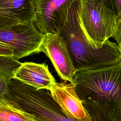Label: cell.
Here are the masks:
<instances>
[{"label": "cell", "instance_id": "cell-1", "mask_svg": "<svg viewBox=\"0 0 121 121\" xmlns=\"http://www.w3.org/2000/svg\"><path fill=\"white\" fill-rule=\"evenodd\" d=\"M73 84L83 102L106 108L115 121H121V63L77 71Z\"/></svg>", "mask_w": 121, "mask_h": 121}, {"label": "cell", "instance_id": "cell-2", "mask_svg": "<svg viewBox=\"0 0 121 121\" xmlns=\"http://www.w3.org/2000/svg\"><path fill=\"white\" fill-rule=\"evenodd\" d=\"M77 0L72 6L67 20L60 32L67 43L76 72L121 63V53L117 43L107 40L95 49L85 39L77 18Z\"/></svg>", "mask_w": 121, "mask_h": 121}, {"label": "cell", "instance_id": "cell-3", "mask_svg": "<svg viewBox=\"0 0 121 121\" xmlns=\"http://www.w3.org/2000/svg\"><path fill=\"white\" fill-rule=\"evenodd\" d=\"M3 96L37 119L45 121H74L65 113L49 90H37L12 78Z\"/></svg>", "mask_w": 121, "mask_h": 121}, {"label": "cell", "instance_id": "cell-4", "mask_svg": "<svg viewBox=\"0 0 121 121\" xmlns=\"http://www.w3.org/2000/svg\"><path fill=\"white\" fill-rule=\"evenodd\" d=\"M77 14L84 37L91 47L99 49L112 37L118 20L112 10L92 0H78Z\"/></svg>", "mask_w": 121, "mask_h": 121}, {"label": "cell", "instance_id": "cell-5", "mask_svg": "<svg viewBox=\"0 0 121 121\" xmlns=\"http://www.w3.org/2000/svg\"><path fill=\"white\" fill-rule=\"evenodd\" d=\"M44 38L33 20L0 27V42L10 46L18 60L42 52Z\"/></svg>", "mask_w": 121, "mask_h": 121}, {"label": "cell", "instance_id": "cell-6", "mask_svg": "<svg viewBox=\"0 0 121 121\" xmlns=\"http://www.w3.org/2000/svg\"><path fill=\"white\" fill-rule=\"evenodd\" d=\"M77 0H35L34 23L44 35L59 33Z\"/></svg>", "mask_w": 121, "mask_h": 121}, {"label": "cell", "instance_id": "cell-7", "mask_svg": "<svg viewBox=\"0 0 121 121\" xmlns=\"http://www.w3.org/2000/svg\"><path fill=\"white\" fill-rule=\"evenodd\" d=\"M42 52L50 59L61 78L73 84L76 69L66 41L60 33H50L45 35Z\"/></svg>", "mask_w": 121, "mask_h": 121}, {"label": "cell", "instance_id": "cell-8", "mask_svg": "<svg viewBox=\"0 0 121 121\" xmlns=\"http://www.w3.org/2000/svg\"><path fill=\"white\" fill-rule=\"evenodd\" d=\"M49 91L70 119L74 121H95L84 106L73 83L55 81Z\"/></svg>", "mask_w": 121, "mask_h": 121}, {"label": "cell", "instance_id": "cell-9", "mask_svg": "<svg viewBox=\"0 0 121 121\" xmlns=\"http://www.w3.org/2000/svg\"><path fill=\"white\" fill-rule=\"evenodd\" d=\"M13 78L35 89L49 90L55 80L45 63L25 62L16 70Z\"/></svg>", "mask_w": 121, "mask_h": 121}, {"label": "cell", "instance_id": "cell-10", "mask_svg": "<svg viewBox=\"0 0 121 121\" xmlns=\"http://www.w3.org/2000/svg\"><path fill=\"white\" fill-rule=\"evenodd\" d=\"M35 0H0V27L33 20Z\"/></svg>", "mask_w": 121, "mask_h": 121}, {"label": "cell", "instance_id": "cell-11", "mask_svg": "<svg viewBox=\"0 0 121 121\" xmlns=\"http://www.w3.org/2000/svg\"><path fill=\"white\" fill-rule=\"evenodd\" d=\"M36 119L5 97H0V121H35Z\"/></svg>", "mask_w": 121, "mask_h": 121}, {"label": "cell", "instance_id": "cell-12", "mask_svg": "<svg viewBox=\"0 0 121 121\" xmlns=\"http://www.w3.org/2000/svg\"><path fill=\"white\" fill-rule=\"evenodd\" d=\"M18 60L14 57L0 56V78L9 83L13 78L15 72L22 64Z\"/></svg>", "mask_w": 121, "mask_h": 121}, {"label": "cell", "instance_id": "cell-13", "mask_svg": "<svg viewBox=\"0 0 121 121\" xmlns=\"http://www.w3.org/2000/svg\"><path fill=\"white\" fill-rule=\"evenodd\" d=\"M83 103L95 121H115L112 114L106 108L93 102Z\"/></svg>", "mask_w": 121, "mask_h": 121}, {"label": "cell", "instance_id": "cell-14", "mask_svg": "<svg viewBox=\"0 0 121 121\" xmlns=\"http://www.w3.org/2000/svg\"><path fill=\"white\" fill-rule=\"evenodd\" d=\"M112 37L117 42L121 53V17L118 18L115 29Z\"/></svg>", "mask_w": 121, "mask_h": 121}, {"label": "cell", "instance_id": "cell-15", "mask_svg": "<svg viewBox=\"0 0 121 121\" xmlns=\"http://www.w3.org/2000/svg\"><path fill=\"white\" fill-rule=\"evenodd\" d=\"M0 56L14 57V52L10 46L5 43L0 42Z\"/></svg>", "mask_w": 121, "mask_h": 121}, {"label": "cell", "instance_id": "cell-16", "mask_svg": "<svg viewBox=\"0 0 121 121\" xmlns=\"http://www.w3.org/2000/svg\"><path fill=\"white\" fill-rule=\"evenodd\" d=\"M94 2L103 5L116 13L114 0H92Z\"/></svg>", "mask_w": 121, "mask_h": 121}, {"label": "cell", "instance_id": "cell-17", "mask_svg": "<svg viewBox=\"0 0 121 121\" xmlns=\"http://www.w3.org/2000/svg\"><path fill=\"white\" fill-rule=\"evenodd\" d=\"M116 9V14L118 18L121 17V0H114Z\"/></svg>", "mask_w": 121, "mask_h": 121}, {"label": "cell", "instance_id": "cell-18", "mask_svg": "<svg viewBox=\"0 0 121 121\" xmlns=\"http://www.w3.org/2000/svg\"><path fill=\"white\" fill-rule=\"evenodd\" d=\"M35 121H43V120H42L41 119H36V120Z\"/></svg>", "mask_w": 121, "mask_h": 121}]
</instances>
